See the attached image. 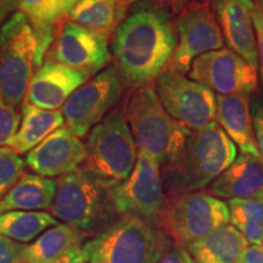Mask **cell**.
Here are the masks:
<instances>
[{"mask_svg":"<svg viewBox=\"0 0 263 263\" xmlns=\"http://www.w3.org/2000/svg\"><path fill=\"white\" fill-rule=\"evenodd\" d=\"M177 43L168 14L156 6L140 5L115 33V68L130 87L151 84L168 68Z\"/></svg>","mask_w":263,"mask_h":263,"instance_id":"1","label":"cell"},{"mask_svg":"<svg viewBox=\"0 0 263 263\" xmlns=\"http://www.w3.org/2000/svg\"><path fill=\"white\" fill-rule=\"evenodd\" d=\"M236 159V145L218 123L192 130L180 149L163 164L170 195L199 192L218 178Z\"/></svg>","mask_w":263,"mask_h":263,"instance_id":"2","label":"cell"},{"mask_svg":"<svg viewBox=\"0 0 263 263\" xmlns=\"http://www.w3.org/2000/svg\"><path fill=\"white\" fill-rule=\"evenodd\" d=\"M112 186L80 167L57 179L51 215L88 234L104 232L120 216L112 201Z\"/></svg>","mask_w":263,"mask_h":263,"instance_id":"3","label":"cell"},{"mask_svg":"<svg viewBox=\"0 0 263 263\" xmlns=\"http://www.w3.org/2000/svg\"><path fill=\"white\" fill-rule=\"evenodd\" d=\"M172 240L153 222L123 216L82 246L85 263H155Z\"/></svg>","mask_w":263,"mask_h":263,"instance_id":"4","label":"cell"},{"mask_svg":"<svg viewBox=\"0 0 263 263\" xmlns=\"http://www.w3.org/2000/svg\"><path fill=\"white\" fill-rule=\"evenodd\" d=\"M124 112L138 151L155 157L162 166L192 132L167 114L153 84L136 88L128 98Z\"/></svg>","mask_w":263,"mask_h":263,"instance_id":"5","label":"cell"},{"mask_svg":"<svg viewBox=\"0 0 263 263\" xmlns=\"http://www.w3.org/2000/svg\"><path fill=\"white\" fill-rule=\"evenodd\" d=\"M85 151L82 167L100 179L115 185L130 176L138 160V147L123 106L115 107L90 130Z\"/></svg>","mask_w":263,"mask_h":263,"instance_id":"6","label":"cell"},{"mask_svg":"<svg viewBox=\"0 0 263 263\" xmlns=\"http://www.w3.org/2000/svg\"><path fill=\"white\" fill-rule=\"evenodd\" d=\"M39 51L38 35L24 12L16 11L0 27V99L17 106L27 94Z\"/></svg>","mask_w":263,"mask_h":263,"instance_id":"7","label":"cell"},{"mask_svg":"<svg viewBox=\"0 0 263 263\" xmlns=\"http://www.w3.org/2000/svg\"><path fill=\"white\" fill-rule=\"evenodd\" d=\"M229 221L228 205L203 192L170 195L159 218L161 229L174 244L184 249L227 226Z\"/></svg>","mask_w":263,"mask_h":263,"instance_id":"8","label":"cell"},{"mask_svg":"<svg viewBox=\"0 0 263 263\" xmlns=\"http://www.w3.org/2000/svg\"><path fill=\"white\" fill-rule=\"evenodd\" d=\"M155 89L167 114L188 129H202L216 121L217 99L206 85L164 70L155 80Z\"/></svg>","mask_w":263,"mask_h":263,"instance_id":"9","label":"cell"},{"mask_svg":"<svg viewBox=\"0 0 263 263\" xmlns=\"http://www.w3.org/2000/svg\"><path fill=\"white\" fill-rule=\"evenodd\" d=\"M122 78L116 68H107L78 88L62 106L66 127L84 138L114 110L122 97Z\"/></svg>","mask_w":263,"mask_h":263,"instance_id":"10","label":"cell"},{"mask_svg":"<svg viewBox=\"0 0 263 263\" xmlns=\"http://www.w3.org/2000/svg\"><path fill=\"white\" fill-rule=\"evenodd\" d=\"M160 162L155 157L138 151V160L130 176L115 184L111 190L115 209L121 216H138L159 221L164 203Z\"/></svg>","mask_w":263,"mask_h":263,"instance_id":"11","label":"cell"},{"mask_svg":"<svg viewBox=\"0 0 263 263\" xmlns=\"http://www.w3.org/2000/svg\"><path fill=\"white\" fill-rule=\"evenodd\" d=\"M257 70L236 52L223 48L196 58L188 76L218 95L251 94L258 88Z\"/></svg>","mask_w":263,"mask_h":263,"instance_id":"12","label":"cell"},{"mask_svg":"<svg viewBox=\"0 0 263 263\" xmlns=\"http://www.w3.org/2000/svg\"><path fill=\"white\" fill-rule=\"evenodd\" d=\"M178 43L167 70L189 73L193 61L206 52L219 50L224 38L215 14L206 4L189 6L176 22Z\"/></svg>","mask_w":263,"mask_h":263,"instance_id":"13","label":"cell"},{"mask_svg":"<svg viewBox=\"0 0 263 263\" xmlns=\"http://www.w3.org/2000/svg\"><path fill=\"white\" fill-rule=\"evenodd\" d=\"M48 61L94 74L111 60L107 39L70 21H61Z\"/></svg>","mask_w":263,"mask_h":263,"instance_id":"14","label":"cell"},{"mask_svg":"<svg viewBox=\"0 0 263 263\" xmlns=\"http://www.w3.org/2000/svg\"><path fill=\"white\" fill-rule=\"evenodd\" d=\"M85 156V144L81 138L70 128L61 127L27 153L26 163L39 176L51 178L78 170L84 163Z\"/></svg>","mask_w":263,"mask_h":263,"instance_id":"15","label":"cell"},{"mask_svg":"<svg viewBox=\"0 0 263 263\" xmlns=\"http://www.w3.org/2000/svg\"><path fill=\"white\" fill-rule=\"evenodd\" d=\"M90 76L59 62L47 61L33 74L26 104L43 110H59L78 88L87 83Z\"/></svg>","mask_w":263,"mask_h":263,"instance_id":"16","label":"cell"},{"mask_svg":"<svg viewBox=\"0 0 263 263\" xmlns=\"http://www.w3.org/2000/svg\"><path fill=\"white\" fill-rule=\"evenodd\" d=\"M252 0H215L216 18L228 49L258 68Z\"/></svg>","mask_w":263,"mask_h":263,"instance_id":"17","label":"cell"},{"mask_svg":"<svg viewBox=\"0 0 263 263\" xmlns=\"http://www.w3.org/2000/svg\"><path fill=\"white\" fill-rule=\"evenodd\" d=\"M209 194L218 199L263 197V161L251 154H241L210 185Z\"/></svg>","mask_w":263,"mask_h":263,"instance_id":"18","label":"cell"},{"mask_svg":"<svg viewBox=\"0 0 263 263\" xmlns=\"http://www.w3.org/2000/svg\"><path fill=\"white\" fill-rule=\"evenodd\" d=\"M216 99L217 123L238 145L241 154L261 157L252 124L250 94L216 95Z\"/></svg>","mask_w":263,"mask_h":263,"instance_id":"19","label":"cell"},{"mask_svg":"<svg viewBox=\"0 0 263 263\" xmlns=\"http://www.w3.org/2000/svg\"><path fill=\"white\" fill-rule=\"evenodd\" d=\"M133 0H81L67 17L107 39L122 25Z\"/></svg>","mask_w":263,"mask_h":263,"instance_id":"20","label":"cell"},{"mask_svg":"<svg viewBox=\"0 0 263 263\" xmlns=\"http://www.w3.org/2000/svg\"><path fill=\"white\" fill-rule=\"evenodd\" d=\"M88 233L62 223L45 230L31 244H26L22 263H52L72 250L81 248Z\"/></svg>","mask_w":263,"mask_h":263,"instance_id":"21","label":"cell"},{"mask_svg":"<svg viewBox=\"0 0 263 263\" xmlns=\"http://www.w3.org/2000/svg\"><path fill=\"white\" fill-rule=\"evenodd\" d=\"M57 193V180L39 174H24L0 199V215L10 211L50 210Z\"/></svg>","mask_w":263,"mask_h":263,"instance_id":"22","label":"cell"},{"mask_svg":"<svg viewBox=\"0 0 263 263\" xmlns=\"http://www.w3.org/2000/svg\"><path fill=\"white\" fill-rule=\"evenodd\" d=\"M250 244L234 226L227 224L189 245L195 263H239Z\"/></svg>","mask_w":263,"mask_h":263,"instance_id":"23","label":"cell"},{"mask_svg":"<svg viewBox=\"0 0 263 263\" xmlns=\"http://www.w3.org/2000/svg\"><path fill=\"white\" fill-rule=\"evenodd\" d=\"M64 122L62 111L43 110L25 103L22 106L21 124L9 146L17 154L29 153L52 132L64 127Z\"/></svg>","mask_w":263,"mask_h":263,"instance_id":"24","label":"cell"},{"mask_svg":"<svg viewBox=\"0 0 263 263\" xmlns=\"http://www.w3.org/2000/svg\"><path fill=\"white\" fill-rule=\"evenodd\" d=\"M18 11L24 12L38 35L39 51L37 65H43L45 51L54 41L52 27L57 26L62 17L61 0H20Z\"/></svg>","mask_w":263,"mask_h":263,"instance_id":"25","label":"cell"},{"mask_svg":"<svg viewBox=\"0 0 263 263\" xmlns=\"http://www.w3.org/2000/svg\"><path fill=\"white\" fill-rule=\"evenodd\" d=\"M57 224L54 216L42 211H10L0 215V234L22 244L35 240Z\"/></svg>","mask_w":263,"mask_h":263,"instance_id":"26","label":"cell"},{"mask_svg":"<svg viewBox=\"0 0 263 263\" xmlns=\"http://www.w3.org/2000/svg\"><path fill=\"white\" fill-rule=\"evenodd\" d=\"M232 226L245 236L250 245L263 244V197L230 199L227 202Z\"/></svg>","mask_w":263,"mask_h":263,"instance_id":"27","label":"cell"},{"mask_svg":"<svg viewBox=\"0 0 263 263\" xmlns=\"http://www.w3.org/2000/svg\"><path fill=\"white\" fill-rule=\"evenodd\" d=\"M25 162L14 149L0 146V199L24 176Z\"/></svg>","mask_w":263,"mask_h":263,"instance_id":"28","label":"cell"},{"mask_svg":"<svg viewBox=\"0 0 263 263\" xmlns=\"http://www.w3.org/2000/svg\"><path fill=\"white\" fill-rule=\"evenodd\" d=\"M21 124V115L14 106L0 99V146L10 144Z\"/></svg>","mask_w":263,"mask_h":263,"instance_id":"29","label":"cell"},{"mask_svg":"<svg viewBox=\"0 0 263 263\" xmlns=\"http://www.w3.org/2000/svg\"><path fill=\"white\" fill-rule=\"evenodd\" d=\"M25 245L0 234V263H22Z\"/></svg>","mask_w":263,"mask_h":263,"instance_id":"30","label":"cell"},{"mask_svg":"<svg viewBox=\"0 0 263 263\" xmlns=\"http://www.w3.org/2000/svg\"><path fill=\"white\" fill-rule=\"evenodd\" d=\"M252 18H254L256 43H257L259 77H261L262 87H263V8L262 6L255 5Z\"/></svg>","mask_w":263,"mask_h":263,"instance_id":"31","label":"cell"},{"mask_svg":"<svg viewBox=\"0 0 263 263\" xmlns=\"http://www.w3.org/2000/svg\"><path fill=\"white\" fill-rule=\"evenodd\" d=\"M251 116L256 143H257L259 155L263 161V99H258L251 105Z\"/></svg>","mask_w":263,"mask_h":263,"instance_id":"32","label":"cell"},{"mask_svg":"<svg viewBox=\"0 0 263 263\" xmlns=\"http://www.w3.org/2000/svg\"><path fill=\"white\" fill-rule=\"evenodd\" d=\"M155 263H195V261H194L192 255L188 252V250L182 248V246L176 245L172 246Z\"/></svg>","mask_w":263,"mask_h":263,"instance_id":"33","label":"cell"},{"mask_svg":"<svg viewBox=\"0 0 263 263\" xmlns=\"http://www.w3.org/2000/svg\"><path fill=\"white\" fill-rule=\"evenodd\" d=\"M239 263H263V246L249 245Z\"/></svg>","mask_w":263,"mask_h":263,"instance_id":"34","label":"cell"},{"mask_svg":"<svg viewBox=\"0 0 263 263\" xmlns=\"http://www.w3.org/2000/svg\"><path fill=\"white\" fill-rule=\"evenodd\" d=\"M52 263H85V257L83 251H82V246L81 248L72 250L71 252L65 255L64 257Z\"/></svg>","mask_w":263,"mask_h":263,"instance_id":"35","label":"cell"},{"mask_svg":"<svg viewBox=\"0 0 263 263\" xmlns=\"http://www.w3.org/2000/svg\"><path fill=\"white\" fill-rule=\"evenodd\" d=\"M15 6V3H0V25L4 24V20L9 12L11 11L12 8Z\"/></svg>","mask_w":263,"mask_h":263,"instance_id":"36","label":"cell"},{"mask_svg":"<svg viewBox=\"0 0 263 263\" xmlns=\"http://www.w3.org/2000/svg\"><path fill=\"white\" fill-rule=\"evenodd\" d=\"M80 2L81 0H61V9L64 16H67L68 12H70L71 10L74 8L76 4Z\"/></svg>","mask_w":263,"mask_h":263,"instance_id":"37","label":"cell"},{"mask_svg":"<svg viewBox=\"0 0 263 263\" xmlns=\"http://www.w3.org/2000/svg\"><path fill=\"white\" fill-rule=\"evenodd\" d=\"M0 3H16L15 0H0Z\"/></svg>","mask_w":263,"mask_h":263,"instance_id":"38","label":"cell"},{"mask_svg":"<svg viewBox=\"0 0 263 263\" xmlns=\"http://www.w3.org/2000/svg\"><path fill=\"white\" fill-rule=\"evenodd\" d=\"M15 2H20V0H15Z\"/></svg>","mask_w":263,"mask_h":263,"instance_id":"39","label":"cell"},{"mask_svg":"<svg viewBox=\"0 0 263 263\" xmlns=\"http://www.w3.org/2000/svg\"><path fill=\"white\" fill-rule=\"evenodd\" d=\"M262 4H263V3H262ZM262 8H263V5H262Z\"/></svg>","mask_w":263,"mask_h":263,"instance_id":"40","label":"cell"},{"mask_svg":"<svg viewBox=\"0 0 263 263\" xmlns=\"http://www.w3.org/2000/svg\"><path fill=\"white\" fill-rule=\"evenodd\" d=\"M262 246H263V244H262Z\"/></svg>","mask_w":263,"mask_h":263,"instance_id":"41","label":"cell"}]
</instances>
